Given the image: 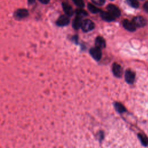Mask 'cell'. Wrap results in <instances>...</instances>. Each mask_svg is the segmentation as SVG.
Segmentation results:
<instances>
[{"label": "cell", "mask_w": 148, "mask_h": 148, "mask_svg": "<svg viewBox=\"0 0 148 148\" xmlns=\"http://www.w3.org/2000/svg\"><path fill=\"white\" fill-rule=\"evenodd\" d=\"M95 27V24L93 21H92L91 20L89 19H85L83 21H82L81 28L83 30V31L85 32H89L90 31H92Z\"/></svg>", "instance_id": "6da1fadb"}, {"label": "cell", "mask_w": 148, "mask_h": 148, "mask_svg": "<svg viewBox=\"0 0 148 148\" xmlns=\"http://www.w3.org/2000/svg\"><path fill=\"white\" fill-rule=\"evenodd\" d=\"M89 53L91 55V56L96 61H98L101 60L102 57V51L101 49L97 47H92L90 49Z\"/></svg>", "instance_id": "7a4b0ae2"}, {"label": "cell", "mask_w": 148, "mask_h": 148, "mask_svg": "<svg viewBox=\"0 0 148 148\" xmlns=\"http://www.w3.org/2000/svg\"><path fill=\"white\" fill-rule=\"evenodd\" d=\"M124 78L125 82L130 84H132L135 81V73L130 69H127L125 72Z\"/></svg>", "instance_id": "3957f363"}, {"label": "cell", "mask_w": 148, "mask_h": 148, "mask_svg": "<svg viewBox=\"0 0 148 148\" xmlns=\"http://www.w3.org/2000/svg\"><path fill=\"white\" fill-rule=\"evenodd\" d=\"M132 21L134 23V24L135 25V27L138 28L143 27L146 24V19L142 16H140L134 17Z\"/></svg>", "instance_id": "277c9868"}, {"label": "cell", "mask_w": 148, "mask_h": 148, "mask_svg": "<svg viewBox=\"0 0 148 148\" xmlns=\"http://www.w3.org/2000/svg\"><path fill=\"white\" fill-rule=\"evenodd\" d=\"M112 72L114 76L116 77H121L123 72V68L120 64L114 62L112 65Z\"/></svg>", "instance_id": "5b68a950"}, {"label": "cell", "mask_w": 148, "mask_h": 148, "mask_svg": "<svg viewBox=\"0 0 148 148\" xmlns=\"http://www.w3.org/2000/svg\"><path fill=\"white\" fill-rule=\"evenodd\" d=\"M108 11L115 18L119 17L121 14L120 10L116 5L113 4H109L107 6Z\"/></svg>", "instance_id": "8992f818"}, {"label": "cell", "mask_w": 148, "mask_h": 148, "mask_svg": "<svg viewBox=\"0 0 148 148\" xmlns=\"http://www.w3.org/2000/svg\"><path fill=\"white\" fill-rule=\"evenodd\" d=\"M69 23V18L66 15L60 16L56 21V24L60 27L67 25Z\"/></svg>", "instance_id": "52a82bcc"}, {"label": "cell", "mask_w": 148, "mask_h": 148, "mask_svg": "<svg viewBox=\"0 0 148 148\" xmlns=\"http://www.w3.org/2000/svg\"><path fill=\"white\" fill-rule=\"evenodd\" d=\"M123 27L127 31L130 32H134L136 30V27L132 23V21H131L125 19L123 20L122 23Z\"/></svg>", "instance_id": "ba28073f"}, {"label": "cell", "mask_w": 148, "mask_h": 148, "mask_svg": "<svg viewBox=\"0 0 148 148\" xmlns=\"http://www.w3.org/2000/svg\"><path fill=\"white\" fill-rule=\"evenodd\" d=\"M100 16L102 18V20L108 21V22H110L113 21V20H115V17L108 11V12H103L101 11L100 12Z\"/></svg>", "instance_id": "9c48e42d"}, {"label": "cell", "mask_w": 148, "mask_h": 148, "mask_svg": "<svg viewBox=\"0 0 148 148\" xmlns=\"http://www.w3.org/2000/svg\"><path fill=\"white\" fill-rule=\"evenodd\" d=\"M62 9L66 16L70 17L73 15V10L70 5H69L68 3H66V2H62Z\"/></svg>", "instance_id": "30bf717a"}, {"label": "cell", "mask_w": 148, "mask_h": 148, "mask_svg": "<svg viewBox=\"0 0 148 148\" xmlns=\"http://www.w3.org/2000/svg\"><path fill=\"white\" fill-rule=\"evenodd\" d=\"M14 15L18 18H23L28 16V11L25 9H19L16 11Z\"/></svg>", "instance_id": "8fae6325"}, {"label": "cell", "mask_w": 148, "mask_h": 148, "mask_svg": "<svg viewBox=\"0 0 148 148\" xmlns=\"http://www.w3.org/2000/svg\"><path fill=\"white\" fill-rule=\"evenodd\" d=\"M95 45L101 49L105 48L106 46L105 40L102 36H97L95 40Z\"/></svg>", "instance_id": "7c38bea8"}, {"label": "cell", "mask_w": 148, "mask_h": 148, "mask_svg": "<svg viewBox=\"0 0 148 148\" xmlns=\"http://www.w3.org/2000/svg\"><path fill=\"white\" fill-rule=\"evenodd\" d=\"M82 23V17L76 16L73 21L72 27L75 29H79L80 28H81Z\"/></svg>", "instance_id": "4fadbf2b"}, {"label": "cell", "mask_w": 148, "mask_h": 148, "mask_svg": "<svg viewBox=\"0 0 148 148\" xmlns=\"http://www.w3.org/2000/svg\"><path fill=\"white\" fill-rule=\"evenodd\" d=\"M114 106L116 110L119 113H123L127 112V109L125 106L121 103L116 102L114 103Z\"/></svg>", "instance_id": "5bb4252c"}, {"label": "cell", "mask_w": 148, "mask_h": 148, "mask_svg": "<svg viewBox=\"0 0 148 148\" xmlns=\"http://www.w3.org/2000/svg\"><path fill=\"white\" fill-rule=\"evenodd\" d=\"M138 137L143 146H147L148 145V138L147 136L143 134H138Z\"/></svg>", "instance_id": "9a60e30c"}, {"label": "cell", "mask_w": 148, "mask_h": 148, "mask_svg": "<svg viewBox=\"0 0 148 148\" xmlns=\"http://www.w3.org/2000/svg\"><path fill=\"white\" fill-rule=\"evenodd\" d=\"M87 8H88V10L92 13H99L101 11L99 8L95 7L94 5H92L90 3H88Z\"/></svg>", "instance_id": "2e32d148"}, {"label": "cell", "mask_w": 148, "mask_h": 148, "mask_svg": "<svg viewBox=\"0 0 148 148\" xmlns=\"http://www.w3.org/2000/svg\"><path fill=\"white\" fill-rule=\"evenodd\" d=\"M75 13H76V16H79V17H85V16H86L88 15V13H87V12L85 11V10H83V9H82L81 8H80V9H77L75 10Z\"/></svg>", "instance_id": "e0dca14e"}, {"label": "cell", "mask_w": 148, "mask_h": 148, "mask_svg": "<svg viewBox=\"0 0 148 148\" xmlns=\"http://www.w3.org/2000/svg\"><path fill=\"white\" fill-rule=\"evenodd\" d=\"M127 3L131 7L138 8L139 7V2L137 0H126Z\"/></svg>", "instance_id": "ac0fdd59"}, {"label": "cell", "mask_w": 148, "mask_h": 148, "mask_svg": "<svg viewBox=\"0 0 148 148\" xmlns=\"http://www.w3.org/2000/svg\"><path fill=\"white\" fill-rule=\"evenodd\" d=\"M74 3L78 7L82 8L84 6V3L83 0H72Z\"/></svg>", "instance_id": "d6986e66"}, {"label": "cell", "mask_w": 148, "mask_h": 148, "mask_svg": "<svg viewBox=\"0 0 148 148\" xmlns=\"http://www.w3.org/2000/svg\"><path fill=\"white\" fill-rule=\"evenodd\" d=\"M91 1L97 5L101 6L105 3V0H91Z\"/></svg>", "instance_id": "ffe728a7"}, {"label": "cell", "mask_w": 148, "mask_h": 148, "mask_svg": "<svg viewBox=\"0 0 148 148\" xmlns=\"http://www.w3.org/2000/svg\"><path fill=\"white\" fill-rule=\"evenodd\" d=\"M98 139H99V140L101 142L104 138V134H103V131H100L98 134Z\"/></svg>", "instance_id": "44dd1931"}, {"label": "cell", "mask_w": 148, "mask_h": 148, "mask_svg": "<svg viewBox=\"0 0 148 148\" xmlns=\"http://www.w3.org/2000/svg\"><path fill=\"white\" fill-rule=\"evenodd\" d=\"M143 9H144V10L147 13H148V1H146L144 3V5H143Z\"/></svg>", "instance_id": "7402d4cb"}, {"label": "cell", "mask_w": 148, "mask_h": 148, "mask_svg": "<svg viewBox=\"0 0 148 148\" xmlns=\"http://www.w3.org/2000/svg\"><path fill=\"white\" fill-rule=\"evenodd\" d=\"M77 39H78V38H77V35H75V36H72V40L74 41L76 44L77 43Z\"/></svg>", "instance_id": "603a6c76"}, {"label": "cell", "mask_w": 148, "mask_h": 148, "mask_svg": "<svg viewBox=\"0 0 148 148\" xmlns=\"http://www.w3.org/2000/svg\"><path fill=\"white\" fill-rule=\"evenodd\" d=\"M40 3H43V4H47L49 2L50 0H38Z\"/></svg>", "instance_id": "cb8c5ba5"}, {"label": "cell", "mask_w": 148, "mask_h": 148, "mask_svg": "<svg viewBox=\"0 0 148 148\" xmlns=\"http://www.w3.org/2000/svg\"><path fill=\"white\" fill-rule=\"evenodd\" d=\"M28 1L29 3L32 4V3H34L35 2V0H28Z\"/></svg>", "instance_id": "d4e9b609"}, {"label": "cell", "mask_w": 148, "mask_h": 148, "mask_svg": "<svg viewBox=\"0 0 148 148\" xmlns=\"http://www.w3.org/2000/svg\"></svg>", "instance_id": "484cf974"}]
</instances>
